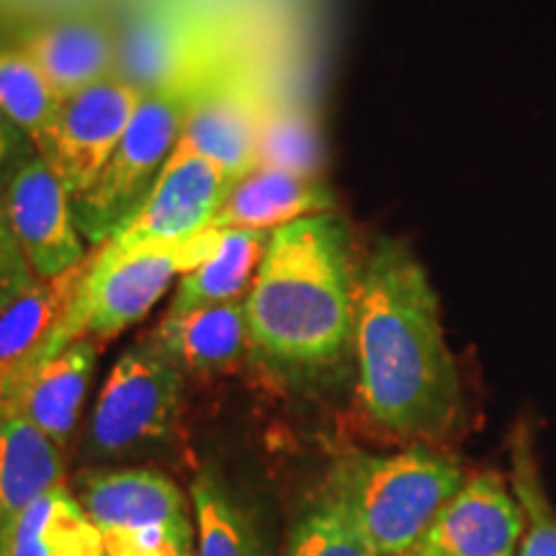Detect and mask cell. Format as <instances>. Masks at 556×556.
Instances as JSON below:
<instances>
[{
    "mask_svg": "<svg viewBox=\"0 0 556 556\" xmlns=\"http://www.w3.org/2000/svg\"><path fill=\"white\" fill-rule=\"evenodd\" d=\"M356 287L340 214H309L274 229L245 294L248 348L287 379L338 366L356 336Z\"/></svg>",
    "mask_w": 556,
    "mask_h": 556,
    "instance_id": "obj_2",
    "label": "cell"
},
{
    "mask_svg": "<svg viewBox=\"0 0 556 556\" xmlns=\"http://www.w3.org/2000/svg\"><path fill=\"white\" fill-rule=\"evenodd\" d=\"M229 60L232 54L139 99L135 116L106 168L88 193L73 201L75 225L86 242L103 245L137 212L176 150L201 90Z\"/></svg>",
    "mask_w": 556,
    "mask_h": 556,
    "instance_id": "obj_4",
    "label": "cell"
},
{
    "mask_svg": "<svg viewBox=\"0 0 556 556\" xmlns=\"http://www.w3.org/2000/svg\"><path fill=\"white\" fill-rule=\"evenodd\" d=\"M526 513L497 471L469 477L407 556H516Z\"/></svg>",
    "mask_w": 556,
    "mask_h": 556,
    "instance_id": "obj_13",
    "label": "cell"
},
{
    "mask_svg": "<svg viewBox=\"0 0 556 556\" xmlns=\"http://www.w3.org/2000/svg\"><path fill=\"white\" fill-rule=\"evenodd\" d=\"M90 255L54 278H37L24 294L0 309V402L21 384L26 374L52 356V343L73 309Z\"/></svg>",
    "mask_w": 556,
    "mask_h": 556,
    "instance_id": "obj_14",
    "label": "cell"
},
{
    "mask_svg": "<svg viewBox=\"0 0 556 556\" xmlns=\"http://www.w3.org/2000/svg\"><path fill=\"white\" fill-rule=\"evenodd\" d=\"M510 486L526 513V531L516 556H556V510L546 500L528 430H516L510 454Z\"/></svg>",
    "mask_w": 556,
    "mask_h": 556,
    "instance_id": "obj_25",
    "label": "cell"
},
{
    "mask_svg": "<svg viewBox=\"0 0 556 556\" xmlns=\"http://www.w3.org/2000/svg\"><path fill=\"white\" fill-rule=\"evenodd\" d=\"M217 238L219 229H206L176 248L139 250L116 261L90 255L78 299L52 343V356L75 338L111 340L148 317L178 276L206 261L217 245Z\"/></svg>",
    "mask_w": 556,
    "mask_h": 556,
    "instance_id": "obj_5",
    "label": "cell"
},
{
    "mask_svg": "<svg viewBox=\"0 0 556 556\" xmlns=\"http://www.w3.org/2000/svg\"><path fill=\"white\" fill-rule=\"evenodd\" d=\"M258 165L261 168H278L304 178H315L317 144L309 131V124L294 111L274 106L268 101V109L261 122L255 168Z\"/></svg>",
    "mask_w": 556,
    "mask_h": 556,
    "instance_id": "obj_26",
    "label": "cell"
},
{
    "mask_svg": "<svg viewBox=\"0 0 556 556\" xmlns=\"http://www.w3.org/2000/svg\"><path fill=\"white\" fill-rule=\"evenodd\" d=\"M78 500L101 531L106 556H193L189 500L160 471L88 477Z\"/></svg>",
    "mask_w": 556,
    "mask_h": 556,
    "instance_id": "obj_8",
    "label": "cell"
},
{
    "mask_svg": "<svg viewBox=\"0 0 556 556\" xmlns=\"http://www.w3.org/2000/svg\"><path fill=\"white\" fill-rule=\"evenodd\" d=\"M60 482L58 443L16 409L0 405V556L13 554L16 528L34 500Z\"/></svg>",
    "mask_w": 556,
    "mask_h": 556,
    "instance_id": "obj_17",
    "label": "cell"
},
{
    "mask_svg": "<svg viewBox=\"0 0 556 556\" xmlns=\"http://www.w3.org/2000/svg\"><path fill=\"white\" fill-rule=\"evenodd\" d=\"M358 397L394 435H443L462 413V381L443 338L441 307L405 242L379 238L356 287Z\"/></svg>",
    "mask_w": 556,
    "mask_h": 556,
    "instance_id": "obj_1",
    "label": "cell"
},
{
    "mask_svg": "<svg viewBox=\"0 0 556 556\" xmlns=\"http://www.w3.org/2000/svg\"><path fill=\"white\" fill-rule=\"evenodd\" d=\"M142 93L119 78H109L60 101L52 135L39 152L70 191L80 199L119 148Z\"/></svg>",
    "mask_w": 556,
    "mask_h": 556,
    "instance_id": "obj_10",
    "label": "cell"
},
{
    "mask_svg": "<svg viewBox=\"0 0 556 556\" xmlns=\"http://www.w3.org/2000/svg\"><path fill=\"white\" fill-rule=\"evenodd\" d=\"M467 475L428 446L400 454H351L332 469L328 492L379 556H407Z\"/></svg>",
    "mask_w": 556,
    "mask_h": 556,
    "instance_id": "obj_3",
    "label": "cell"
},
{
    "mask_svg": "<svg viewBox=\"0 0 556 556\" xmlns=\"http://www.w3.org/2000/svg\"><path fill=\"white\" fill-rule=\"evenodd\" d=\"M0 206L37 278H54L88 258L70 191L41 155L18 170Z\"/></svg>",
    "mask_w": 556,
    "mask_h": 556,
    "instance_id": "obj_12",
    "label": "cell"
},
{
    "mask_svg": "<svg viewBox=\"0 0 556 556\" xmlns=\"http://www.w3.org/2000/svg\"><path fill=\"white\" fill-rule=\"evenodd\" d=\"M197 516V548L193 556H263V541L250 513L232 490L212 471L191 484Z\"/></svg>",
    "mask_w": 556,
    "mask_h": 556,
    "instance_id": "obj_22",
    "label": "cell"
},
{
    "mask_svg": "<svg viewBox=\"0 0 556 556\" xmlns=\"http://www.w3.org/2000/svg\"><path fill=\"white\" fill-rule=\"evenodd\" d=\"M229 54L225 26L204 0H137L116 29V78L142 96Z\"/></svg>",
    "mask_w": 556,
    "mask_h": 556,
    "instance_id": "obj_6",
    "label": "cell"
},
{
    "mask_svg": "<svg viewBox=\"0 0 556 556\" xmlns=\"http://www.w3.org/2000/svg\"><path fill=\"white\" fill-rule=\"evenodd\" d=\"M21 50L60 101L116 78V31L96 16H62L26 31Z\"/></svg>",
    "mask_w": 556,
    "mask_h": 556,
    "instance_id": "obj_15",
    "label": "cell"
},
{
    "mask_svg": "<svg viewBox=\"0 0 556 556\" xmlns=\"http://www.w3.org/2000/svg\"><path fill=\"white\" fill-rule=\"evenodd\" d=\"M37 155L39 150L31 142V137L16 127L9 116L0 114V201H3V193L11 186V180L18 176V170Z\"/></svg>",
    "mask_w": 556,
    "mask_h": 556,
    "instance_id": "obj_28",
    "label": "cell"
},
{
    "mask_svg": "<svg viewBox=\"0 0 556 556\" xmlns=\"http://www.w3.org/2000/svg\"><path fill=\"white\" fill-rule=\"evenodd\" d=\"M31 283H37V276L5 219L3 206H0V309L9 307L13 299L24 294Z\"/></svg>",
    "mask_w": 556,
    "mask_h": 556,
    "instance_id": "obj_27",
    "label": "cell"
},
{
    "mask_svg": "<svg viewBox=\"0 0 556 556\" xmlns=\"http://www.w3.org/2000/svg\"><path fill=\"white\" fill-rule=\"evenodd\" d=\"M266 109L258 80L232 58L201 90L178 142L212 160L235 184L255 168Z\"/></svg>",
    "mask_w": 556,
    "mask_h": 556,
    "instance_id": "obj_11",
    "label": "cell"
},
{
    "mask_svg": "<svg viewBox=\"0 0 556 556\" xmlns=\"http://www.w3.org/2000/svg\"><path fill=\"white\" fill-rule=\"evenodd\" d=\"M184 374L155 338L129 348L111 368L90 415L88 456L124 458L163 441L178 417Z\"/></svg>",
    "mask_w": 556,
    "mask_h": 556,
    "instance_id": "obj_7",
    "label": "cell"
},
{
    "mask_svg": "<svg viewBox=\"0 0 556 556\" xmlns=\"http://www.w3.org/2000/svg\"><path fill=\"white\" fill-rule=\"evenodd\" d=\"M283 556H379L345 507L325 490L291 528Z\"/></svg>",
    "mask_w": 556,
    "mask_h": 556,
    "instance_id": "obj_24",
    "label": "cell"
},
{
    "mask_svg": "<svg viewBox=\"0 0 556 556\" xmlns=\"http://www.w3.org/2000/svg\"><path fill=\"white\" fill-rule=\"evenodd\" d=\"M330 193L315 178L278 168H253L229 186L208 229H274L309 214L330 212Z\"/></svg>",
    "mask_w": 556,
    "mask_h": 556,
    "instance_id": "obj_18",
    "label": "cell"
},
{
    "mask_svg": "<svg viewBox=\"0 0 556 556\" xmlns=\"http://www.w3.org/2000/svg\"><path fill=\"white\" fill-rule=\"evenodd\" d=\"M232 180L212 160L178 142L137 212L99 245L96 255L116 261L139 250L184 245L206 232Z\"/></svg>",
    "mask_w": 556,
    "mask_h": 556,
    "instance_id": "obj_9",
    "label": "cell"
},
{
    "mask_svg": "<svg viewBox=\"0 0 556 556\" xmlns=\"http://www.w3.org/2000/svg\"><path fill=\"white\" fill-rule=\"evenodd\" d=\"M60 99L47 86L45 75L21 47L0 50V114L26 131L37 150H45L52 135Z\"/></svg>",
    "mask_w": 556,
    "mask_h": 556,
    "instance_id": "obj_23",
    "label": "cell"
},
{
    "mask_svg": "<svg viewBox=\"0 0 556 556\" xmlns=\"http://www.w3.org/2000/svg\"><path fill=\"white\" fill-rule=\"evenodd\" d=\"M11 556H106V548L78 495L60 482L24 513Z\"/></svg>",
    "mask_w": 556,
    "mask_h": 556,
    "instance_id": "obj_21",
    "label": "cell"
},
{
    "mask_svg": "<svg viewBox=\"0 0 556 556\" xmlns=\"http://www.w3.org/2000/svg\"><path fill=\"white\" fill-rule=\"evenodd\" d=\"M268 240L270 232L263 229H219L217 245L206 255V261L180 276L168 309L170 315L240 302L258 274Z\"/></svg>",
    "mask_w": 556,
    "mask_h": 556,
    "instance_id": "obj_20",
    "label": "cell"
},
{
    "mask_svg": "<svg viewBox=\"0 0 556 556\" xmlns=\"http://www.w3.org/2000/svg\"><path fill=\"white\" fill-rule=\"evenodd\" d=\"M96 361H99V340L75 338L26 374L9 400L0 405L16 409L62 448L78 422Z\"/></svg>",
    "mask_w": 556,
    "mask_h": 556,
    "instance_id": "obj_16",
    "label": "cell"
},
{
    "mask_svg": "<svg viewBox=\"0 0 556 556\" xmlns=\"http://www.w3.org/2000/svg\"><path fill=\"white\" fill-rule=\"evenodd\" d=\"M155 340L184 371H227L238 364L248 348L245 299L180 312V315L168 312L160 323Z\"/></svg>",
    "mask_w": 556,
    "mask_h": 556,
    "instance_id": "obj_19",
    "label": "cell"
}]
</instances>
